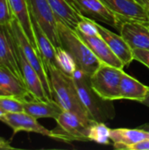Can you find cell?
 <instances>
[{"label":"cell","mask_w":149,"mask_h":150,"mask_svg":"<svg viewBox=\"0 0 149 150\" xmlns=\"http://www.w3.org/2000/svg\"><path fill=\"white\" fill-rule=\"evenodd\" d=\"M45 67L49 79L53 99L64 111L72 112L86 119L92 120L79 97L73 77L62 72L54 64L45 63Z\"/></svg>","instance_id":"cell-1"},{"label":"cell","mask_w":149,"mask_h":150,"mask_svg":"<svg viewBox=\"0 0 149 150\" xmlns=\"http://www.w3.org/2000/svg\"><path fill=\"white\" fill-rule=\"evenodd\" d=\"M72 77L79 97L93 120L105 123L115 117L113 101L104 99L95 91L90 83V76L77 69Z\"/></svg>","instance_id":"cell-2"},{"label":"cell","mask_w":149,"mask_h":150,"mask_svg":"<svg viewBox=\"0 0 149 150\" xmlns=\"http://www.w3.org/2000/svg\"><path fill=\"white\" fill-rule=\"evenodd\" d=\"M57 30L61 47L70 54L78 69L91 76L102 62L78 36L75 30L61 21H57Z\"/></svg>","instance_id":"cell-3"},{"label":"cell","mask_w":149,"mask_h":150,"mask_svg":"<svg viewBox=\"0 0 149 150\" xmlns=\"http://www.w3.org/2000/svg\"><path fill=\"white\" fill-rule=\"evenodd\" d=\"M55 121L57 126L51 130L50 138L66 143L90 142V127L96 122L68 111H63Z\"/></svg>","instance_id":"cell-4"},{"label":"cell","mask_w":149,"mask_h":150,"mask_svg":"<svg viewBox=\"0 0 149 150\" xmlns=\"http://www.w3.org/2000/svg\"><path fill=\"white\" fill-rule=\"evenodd\" d=\"M123 74V69L102 62L90 76L91 86L104 99L112 101L121 99L120 82Z\"/></svg>","instance_id":"cell-5"},{"label":"cell","mask_w":149,"mask_h":150,"mask_svg":"<svg viewBox=\"0 0 149 150\" xmlns=\"http://www.w3.org/2000/svg\"><path fill=\"white\" fill-rule=\"evenodd\" d=\"M10 25H11V31L13 33L14 38L16 40V42L20 49V51L22 52L24 57L39 74L48 98L51 100H54L53 96H52L48 76H47V73L46 70L44 62L42 60V57H41L39 50L35 47H33V45L30 42L27 36L25 35V32L23 31L21 25H19L18 21L16 18H13V19L10 23Z\"/></svg>","instance_id":"cell-6"},{"label":"cell","mask_w":149,"mask_h":150,"mask_svg":"<svg viewBox=\"0 0 149 150\" xmlns=\"http://www.w3.org/2000/svg\"><path fill=\"white\" fill-rule=\"evenodd\" d=\"M0 66L9 69L23 80L18 61V48L11 25H0Z\"/></svg>","instance_id":"cell-7"},{"label":"cell","mask_w":149,"mask_h":150,"mask_svg":"<svg viewBox=\"0 0 149 150\" xmlns=\"http://www.w3.org/2000/svg\"><path fill=\"white\" fill-rule=\"evenodd\" d=\"M101 3L121 22L140 21L149 24L148 11L136 0H100Z\"/></svg>","instance_id":"cell-8"},{"label":"cell","mask_w":149,"mask_h":150,"mask_svg":"<svg viewBox=\"0 0 149 150\" xmlns=\"http://www.w3.org/2000/svg\"><path fill=\"white\" fill-rule=\"evenodd\" d=\"M76 10L84 17L105 23L116 29L121 25L120 20L113 15L100 0H70Z\"/></svg>","instance_id":"cell-9"},{"label":"cell","mask_w":149,"mask_h":150,"mask_svg":"<svg viewBox=\"0 0 149 150\" xmlns=\"http://www.w3.org/2000/svg\"><path fill=\"white\" fill-rule=\"evenodd\" d=\"M0 121L6 124L13 131V135L19 132L36 133L44 136L50 137L51 131L40 125L37 119L25 112H6Z\"/></svg>","instance_id":"cell-10"},{"label":"cell","mask_w":149,"mask_h":150,"mask_svg":"<svg viewBox=\"0 0 149 150\" xmlns=\"http://www.w3.org/2000/svg\"><path fill=\"white\" fill-rule=\"evenodd\" d=\"M119 31L120 35L127 41L130 47L149 50V25L147 23L126 20L124 21Z\"/></svg>","instance_id":"cell-11"},{"label":"cell","mask_w":149,"mask_h":150,"mask_svg":"<svg viewBox=\"0 0 149 150\" xmlns=\"http://www.w3.org/2000/svg\"><path fill=\"white\" fill-rule=\"evenodd\" d=\"M76 32L101 62L112 65L119 69H124L125 66L123 62L112 52V50L99 33L95 35H87L78 30H76Z\"/></svg>","instance_id":"cell-12"},{"label":"cell","mask_w":149,"mask_h":150,"mask_svg":"<svg viewBox=\"0 0 149 150\" xmlns=\"http://www.w3.org/2000/svg\"><path fill=\"white\" fill-rule=\"evenodd\" d=\"M97 31L101 37L105 40L112 52L118 56V58L123 62L125 67H128L134 60L133 50L127 43V41L119 34H117L109 29L105 28L102 25L96 22Z\"/></svg>","instance_id":"cell-13"},{"label":"cell","mask_w":149,"mask_h":150,"mask_svg":"<svg viewBox=\"0 0 149 150\" xmlns=\"http://www.w3.org/2000/svg\"><path fill=\"white\" fill-rule=\"evenodd\" d=\"M18 61L22 72L23 81L29 91L31 96L34 99L39 100H51L48 98L46 91L44 89L41 79L37 71L31 66V64L25 60L18 46Z\"/></svg>","instance_id":"cell-14"},{"label":"cell","mask_w":149,"mask_h":150,"mask_svg":"<svg viewBox=\"0 0 149 150\" xmlns=\"http://www.w3.org/2000/svg\"><path fill=\"white\" fill-rule=\"evenodd\" d=\"M22 102L24 112L37 120L51 118L56 120L64 111L54 100H39L32 98L31 100L23 99Z\"/></svg>","instance_id":"cell-15"},{"label":"cell","mask_w":149,"mask_h":150,"mask_svg":"<svg viewBox=\"0 0 149 150\" xmlns=\"http://www.w3.org/2000/svg\"><path fill=\"white\" fill-rule=\"evenodd\" d=\"M0 89L5 96L14 97L22 100L32 98L24 81L9 69L3 66H0Z\"/></svg>","instance_id":"cell-16"},{"label":"cell","mask_w":149,"mask_h":150,"mask_svg":"<svg viewBox=\"0 0 149 150\" xmlns=\"http://www.w3.org/2000/svg\"><path fill=\"white\" fill-rule=\"evenodd\" d=\"M57 21H61L73 30L84 17L72 4L70 0H47Z\"/></svg>","instance_id":"cell-17"},{"label":"cell","mask_w":149,"mask_h":150,"mask_svg":"<svg viewBox=\"0 0 149 150\" xmlns=\"http://www.w3.org/2000/svg\"><path fill=\"white\" fill-rule=\"evenodd\" d=\"M111 141L116 149H127L128 147L141 141L149 139V133L141 128H115L111 129Z\"/></svg>","instance_id":"cell-18"},{"label":"cell","mask_w":149,"mask_h":150,"mask_svg":"<svg viewBox=\"0 0 149 150\" xmlns=\"http://www.w3.org/2000/svg\"><path fill=\"white\" fill-rule=\"evenodd\" d=\"M8 1L13 18L18 21L19 25H21L23 31L25 32L30 42L33 45V47H35L38 49L35 36H34V32L32 25L31 12L29 9L28 0H8Z\"/></svg>","instance_id":"cell-19"},{"label":"cell","mask_w":149,"mask_h":150,"mask_svg":"<svg viewBox=\"0 0 149 150\" xmlns=\"http://www.w3.org/2000/svg\"><path fill=\"white\" fill-rule=\"evenodd\" d=\"M32 25L34 32V36L36 40V44L38 50L42 57V60L45 63H50L56 66V59H55V53L56 47L54 46L48 36L43 31L36 18L31 14Z\"/></svg>","instance_id":"cell-20"},{"label":"cell","mask_w":149,"mask_h":150,"mask_svg":"<svg viewBox=\"0 0 149 150\" xmlns=\"http://www.w3.org/2000/svg\"><path fill=\"white\" fill-rule=\"evenodd\" d=\"M149 91V87L124 72L120 82L121 99L141 102Z\"/></svg>","instance_id":"cell-21"},{"label":"cell","mask_w":149,"mask_h":150,"mask_svg":"<svg viewBox=\"0 0 149 150\" xmlns=\"http://www.w3.org/2000/svg\"><path fill=\"white\" fill-rule=\"evenodd\" d=\"M55 59H56V67L59 68L65 74L73 76L74 73L77 69V66L75 60L70 55V54L67 52L63 47H56Z\"/></svg>","instance_id":"cell-22"},{"label":"cell","mask_w":149,"mask_h":150,"mask_svg":"<svg viewBox=\"0 0 149 150\" xmlns=\"http://www.w3.org/2000/svg\"><path fill=\"white\" fill-rule=\"evenodd\" d=\"M111 129L102 122H95L90 127V142H94L101 145H109Z\"/></svg>","instance_id":"cell-23"},{"label":"cell","mask_w":149,"mask_h":150,"mask_svg":"<svg viewBox=\"0 0 149 150\" xmlns=\"http://www.w3.org/2000/svg\"><path fill=\"white\" fill-rule=\"evenodd\" d=\"M0 108L5 112H24L22 99L11 96H0Z\"/></svg>","instance_id":"cell-24"},{"label":"cell","mask_w":149,"mask_h":150,"mask_svg":"<svg viewBox=\"0 0 149 150\" xmlns=\"http://www.w3.org/2000/svg\"><path fill=\"white\" fill-rule=\"evenodd\" d=\"M76 30L87 35H95L99 33L96 25V20L87 17H83V19L78 23Z\"/></svg>","instance_id":"cell-25"},{"label":"cell","mask_w":149,"mask_h":150,"mask_svg":"<svg viewBox=\"0 0 149 150\" xmlns=\"http://www.w3.org/2000/svg\"><path fill=\"white\" fill-rule=\"evenodd\" d=\"M13 19L8 0H0V25H9Z\"/></svg>","instance_id":"cell-26"},{"label":"cell","mask_w":149,"mask_h":150,"mask_svg":"<svg viewBox=\"0 0 149 150\" xmlns=\"http://www.w3.org/2000/svg\"><path fill=\"white\" fill-rule=\"evenodd\" d=\"M133 50L134 60L140 62L149 69V50L141 48H134Z\"/></svg>","instance_id":"cell-27"},{"label":"cell","mask_w":149,"mask_h":150,"mask_svg":"<svg viewBox=\"0 0 149 150\" xmlns=\"http://www.w3.org/2000/svg\"><path fill=\"white\" fill-rule=\"evenodd\" d=\"M129 150H149V139L141 141L127 148Z\"/></svg>","instance_id":"cell-28"},{"label":"cell","mask_w":149,"mask_h":150,"mask_svg":"<svg viewBox=\"0 0 149 150\" xmlns=\"http://www.w3.org/2000/svg\"><path fill=\"white\" fill-rule=\"evenodd\" d=\"M0 149H15L14 148H12L10 144V142L6 140H4V138L0 137Z\"/></svg>","instance_id":"cell-29"},{"label":"cell","mask_w":149,"mask_h":150,"mask_svg":"<svg viewBox=\"0 0 149 150\" xmlns=\"http://www.w3.org/2000/svg\"><path fill=\"white\" fill-rule=\"evenodd\" d=\"M138 3H140L141 5H143L149 12V0H136Z\"/></svg>","instance_id":"cell-30"},{"label":"cell","mask_w":149,"mask_h":150,"mask_svg":"<svg viewBox=\"0 0 149 150\" xmlns=\"http://www.w3.org/2000/svg\"><path fill=\"white\" fill-rule=\"evenodd\" d=\"M141 103V104H143L144 105H146V106L149 107V91L148 92L147 96L145 97V98H144Z\"/></svg>","instance_id":"cell-31"},{"label":"cell","mask_w":149,"mask_h":150,"mask_svg":"<svg viewBox=\"0 0 149 150\" xmlns=\"http://www.w3.org/2000/svg\"><path fill=\"white\" fill-rule=\"evenodd\" d=\"M138 128L143 129V130H145V131H147V132H148V133H149V123H147V124H144V125H142V126L139 127Z\"/></svg>","instance_id":"cell-32"},{"label":"cell","mask_w":149,"mask_h":150,"mask_svg":"<svg viewBox=\"0 0 149 150\" xmlns=\"http://www.w3.org/2000/svg\"><path fill=\"white\" fill-rule=\"evenodd\" d=\"M5 113H6V112H5L4 110H2V109L0 108V119H1V118H2V117H3V116L5 114Z\"/></svg>","instance_id":"cell-33"},{"label":"cell","mask_w":149,"mask_h":150,"mask_svg":"<svg viewBox=\"0 0 149 150\" xmlns=\"http://www.w3.org/2000/svg\"><path fill=\"white\" fill-rule=\"evenodd\" d=\"M0 96H5V94L3 92V91L1 89H0Z\"/></svg>","instance_id":"cell-34"},{"label":"cell","mask_w":149,"mask_h":150,"mask_svg":"<svg viewBox=\"0 0 149 150\" xmlns=\"http://www.w3.org/2000/svg\"><path fill=\"white\" fill-rule=\"evenodd\" d=\"M148 25H149V24H148Z\"/></svg>","instance_id":"cell-35"}]
</instances>
